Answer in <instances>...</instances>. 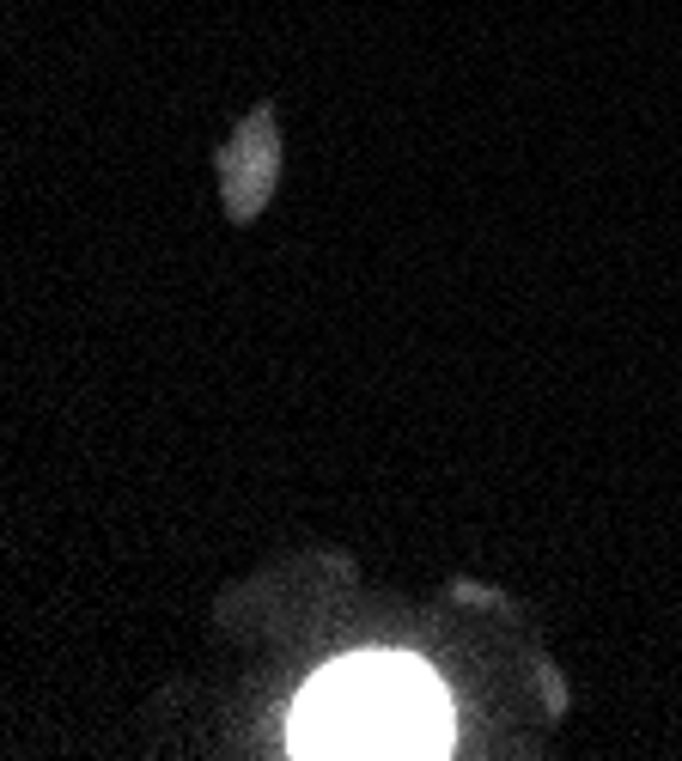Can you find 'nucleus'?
I'll return each instance as SVG.
<instances>
[{
  "label": "nucleus",
  "instance_id": "f257e3e1",
  "mask_svg": "<svg viewBox=\"0 0 682 761\" xmlns=\"http://www.w3.org/2000/svg\"><path fill=\"white\" fill-rule=\"evenodd\" d=\"M293 755L341 761H421L451 749V701L427 664L408 652H354L329 664L293 707Z\"/></svg>",
  "mask_w": 682,
  "mask_h": 761
}]
</instances>
